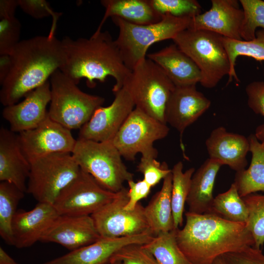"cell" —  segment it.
I'll return each instance as SVG.
<instances>
[{"instance_id": "obj_5", "label": "cell", "mask_w": 264, "mask_h": 264, "mask_svg": "<svg viewBox=\"0 0 264 264\" xmlns=\"http://www.w3.org/2000/svg\"><path fill=\"white\" fill-rule=\"evenodd\" d=\"M51 98L48 113L68 129H80L105 101L82 91L74 81L58 69L50 77Z\"/></svg>"}, {"instance_id": "obj_30", "label": "cell", "mask_w": 264, "mask_h": 264, "mask_svg": "<svg viewBox=\"0 0 264 264\" xmlns=\"http://www.w3.org/2000/svg\"><path fill=\"white\" fill-rule=\"evenodd\" d=\"M181 161L177 162L172 169V189L171 202L175 229H178L183 223L185 203L188 197L194 168L183 171Z\"/></svg>"}, {"instance_id": "obj_2", "label": "cell", "mask_w": 264, "mask_h": 264, "mask_svg": "<svg viewBox=\"0 0 264 264\" xmlns=\"http://www.w3.org/2000/svg\"><path fill=\"white\" fill-rule=\"evenodd\" d=\"M184 227L176 231L178 246L192 264H213L222 255L254 246L246 223L236 222L213 214L187 212Z\"/></svg>"}, {"instance_id": "obj_33", "label": "cell", "mask_w": 264, "mask_h": 264, "mask_svg": "<svg viewBox=\"0 0 264 264\" xmlns=\"http://www.w3.org/2000/svg\"><path fill=\"white\" fill-rule=\"evenodd\" d=\"M242 198L248 211L246 223L254 240L253 247L260 249L264 243V195L251 194Z\"/></svg>"}, {"instance_id": "obj_13", "label": "cell", "mask_w": 264, "mask_h": 264, "mask_svg": "<svg viewBox=\"0 0 264 264\" xmlns=\"http://www.w3.org/2000/svg\"><path fill=\"white\" fill-rule=\"evenodd\" d=\"M22 150L30 162L49 154L71 153L76 140L71 130L47 118L36 127L18 134Z\"/></svg>"}, {"instance_id": "obj_15", "label": "cell", "mask_w": 264, "mask_h": 264, "mask_svg": "<svg viewBox=\"0 0 264 264\" xmlns=\"http://www.w3.org/2000/svg\"><path fill=\"white\" fill-rule=\"evenodd\" d=\"M210 9L191 19L189 29L205 30L236 40H242L243 12L234 0H212Z\"/></svg>"}, {"instance_id": "obj_29", "label": "cell", "mask_w": 264, "mask_h": 264, "mask_svg": "<svg viewBox=\"0 0 264 264\" xmlns=\"http://www.w3.org/2000/svg\"><path fill=\"white\" fill-rule=\"evenodd\" d=\"M24 192L6 181L0 183V235L5 242L13 245L12 223Z\"/></svg>"}, {"instance_id": "obj_35", "label": "cell", "mask_w": 264, "mask_h": 264, "mask_svg": "<svg viewBox=\"0 0 264 264\" xmlns=\"http://www.w3.org/2000/svg\"><path fill=\"white\" fill-rule=\"evenodd\" d=\"M153 8L161 15L192 18L200 14L201 7L195 0H149Z\"/></svg>"}, {"instance_id": "obj_20", "label": "cell", "mask_w": 264, "mask_h": 264, "mask_svg": "<svg viewBox=\"0 0 264 264\" xmlns=\"http://www.w3.org/2000/svg\"><path fill=\"white\" fill-rule=\"evenodd\" d=\"M59 216L53 204L46 202H38L29 211L18 210L12 223V246L26 248L40 241Z\"/></svg>"}, {"instance_id": "obj_39", "label": "cell", "mask_w": 264, "mask_h": 264, "mask_svg": "<svg viewBox=\"0 0 264 264\" xmlns=\"http://www.w3.org/2000/svg\"><path fill=\"white\" fill-rule=\"evenodd\" d=\"M19 6L26 14L35 19H41L51 15L53 26L50 31L54 33L56 22L60 13L55 12L49 3L44 0H18Z\"/></svg>"}, {"instance_id": "obj_19", "label": "cell", "mask_w": 264, "mask_h": 264, "mask_svg": "<svg viewBox=\"0 0 264 264\" xmlns=\"http://www.w3.org/2000/svg\"><path fill=\"white\" fill-rule=\"evenodd\" d=\"M211 105V101L198 91L196 85L175 87L168 101L165 112L166 123L182 135Z\"/></svg>"}, {"instance_id": "obj_42", "label": "cell", "mask_w": 264, "mask_h": 264, "mask_svg": "<svg viewBox=\"0 0 264 264\" xmlns=\"http://www.w3.org/2000/svg\"><path fill=\"white\" fill-rule=\"evenodd\" d=\"M245 91L249 108L264 117V82H253L246 86Z\"/></svg>"}, {"instance_id": "obj_44", "label": "cell", "mask_w": 264, "mask_h": 264, "mask_svg": "<svg viewBox=\"0 0 264 264\" xmlns=\"http://www.w3.org/2000/svg\"><path fill=\"white\" fill-rule=\"evenodd\" d=\"M0 264H20L15 261L8 254L0 247Z\"/></svg>"}, {"instance_id": "obj_1", "label": "cell", "mask_w": 264, "mask_h": 264, "mask_svg": "<svg viewBox=\"0 0 264 264\" xmlns=\"http://www.w3.org/2000/svg\"><path fill=\"white\" fill-rule=\"evenodd\" d=\"M9 55L10 70L0 84V101L4 107L18 103L48 81L65 58L61 40L50 33L20 41Z\"/></svg>"}, {"instance_id": "obj_24", "label": "cell", "mask_w": 264, "mask_h": 264, "mask_svg": "<svg viewBox=\"0 0 264 264\" xmlns=\"http://www.w3.org/2000/svg\"><path fill=\"white\" fill-rule=\"evenodd\" d=\"M222 165L219 161L209 158L195 172L186 202L188 212L198 214L211 213L215 179Z\"/></svg>"}, {"instance_id": "obj_11", "label": "cell", "mask_w": 264, "mask_h": 264, "mask_svg": "<svg viewBox=\"0 0 264 264\" xmlns=\"http://www.w3.org/2000/svg\"><path fill=\"white\" fill-rule=\"evenodd\" d=\"M117 194L104 188L90 175L81 169L53 204L59 215L91 216L114 199Z\"/></svg>"}, {"instance_id": "obj_47", "label": "cell", "mask_w": 264, "mask_h": 264, "mask_svg": "<svg viewBox=\"0 0 264 264\" xmlns=\"http://www.w3.org/2000/svg\"><path fill=\"white\" fill-rule=\"evenodd\" d=\"M109 264H122L121 262L116 260H111Z\"/></svg>"}, {"instance_id": "obj_43", "label": "cell", "mask_w": 264, "mask_h": 264, "mask_svg": "<svg viewBox=\"0 0 264 264\" xmlns=\"http://www.w3.org/2000/svg\"><path fill=\"white\" fill-rule=\"evenodd\" d=\"M10 67L9 54L1 55L0 57V84L7 76Z\"/></svg>"}, {"instance_id": "obj_28", "label": "cell", "mask_w": 264, "mask_h": 264, "mask_svg": "<svg viewBox=\"0 0 264 264\" xmlns=\"http://www.w3.org/2000/svg\"><path fill=\"white\" fill-rule=\"evenodd\" d=\"M177 229L161 232L143 244L154 257L158 264H192L177 244Z\"/></svg>"}, {"instance_id": "obj_22", "label": "cell", "mask_w": 264, "mask_h": 264, "mask_svg": "<svg viewBox=\"0 0 264 264\" xmlns=\"http://www.w3.org/2000/svg\"><path fill=\"white\" fill-rule=\"evenodd\" d=\"M205 145L209 158L228 166L236 172L245 169L249 151L248 138L219 127L212 131Z\"/></svg>"}, {"instance_id": "obj_21", "label": "cell", "mask_w": 264, "mask_h": 264, "mask_svg": "<svg viewBox=\"0 0 264 264\" xmlns=\"http://www.w3.org/2000/svg\"><path fill=\"white\" fill-rule=\"evenodd\" d=\"M30 163L23 154L18 134L0 129V181L11 183L26 192Z\"/></svg>"}, {"instance_id": "obj_38", "label": "cell", "mask_w": 264, "mask_h": 264, "mask_svg": "<svg viewBox=\"0 0 264 264\" xmlns=\"http://www.w3.org/2000/svg\"><path fill=\"white\" fill-rule=\"evenodd\" d=\"M111 260H119L122 264H158L153 255L140 244H131L122 247Z\"/></svg>"}, {"instance_id": "obj_16", "label": "cell", "mask_w": 264, "mask_h": 264, "mask_svg": "<svg viewBox=\"0 0 264 264\" xmlns=\"http://www.w3.org/2000/svg\"><path fill=\"white\" fill-rule=\"evenodd\" d=\"M51 98L50 84L47 81L27 94L21 102L5 107L2 114L9 124V130L20 133L39 125L48 115L46 108Z\"/></svg>"}, {"instance_id": "obj_36", "label": "cell", "mask_w": 264, "mask_h": 264, "mask_svg": "<svg viewBox=\"0 0 264 264\" xmlns=\"http://www.w3.org/2000/svg\"><path fill=\"white\" fill-rule=\"evenodd\" d=\"M21 24L15 13L0 14V55L9 54L20 42Z\"/></svg>"}, {"instance_id": "obj_37", "label": "cell", "mask_w": 264, "mask_h": 264, "mask_svg": "<svg viewBox=\"0 0 264 264\" xmlns=\"http://www.w3.org/2000/svg\"><path fill=\"white\" fill-rule=\"evenodd\" d=\"M156 156L152 155H142L137 166V171L143 175L144 179L152 187L157 184L172 172L167 164L160 163L156 160Z\"/></svg>"}, {"instance_id": "obj_27", "label": "cell", "mask_w": 264, "mask_h": 264, "mask_svg": "<svg viewBox=\"0 0 264 264\" xmlns=\"http://www.w3.org/2000/svg\"><path fill=\"white\" fill-rule=\"evenodd\" d=\"M252 154L250 166L236 173L234 182L242 198L258 191L264 192V148L255 134L248 138Z\"/></svg>"}, {"instance_id": "obj_3", "label": "cell", "mask_w": 264, "mask_h": 264, "mask_svg": "<svg viewBox=\"0 0 264 264\" xmlns=\"http://www.w3.org/2000/svg\"><path fill=\"white\" fill-rule=\"evenodd\" d=\"M64 62L59 69L77 84L87 79L88 86L93 87L95 80L104 82L112 77L113 93L121 89L132 70L124 64L119 49L110 33L96 32L89 38L76 40L65 37L61 40Z\"/></svg>"}, {"instance_id": "obj_6", "label": "cell", "mask_w": 264, "mask_h": 264, "mask_svg": "<svg viewBox=\"0 0 264 264\" xmlns=\"http://www.w3.org/2000/svg\"><path fill=\"white\" fill-rule=\"evenodd\" d=\"M173 41L199 68L202 86L213 88L229 74L230 62L221 35L188 28L179 33Z\"/></svg>"}, {"instance_id": "obj_12", "label": "cell", "mask_w": 264, "mask_h": 264, "mask_svg": "<svg viewBox=\"0 0 264 264\" xmlns=\"http://www.w3.org/2000/svg\"><path fill=\"white\" fill-rule=\"evenodd\" d=\"M128 200V190L124 187L114 199L90 216L101 238H116L151 233L144 207L139 203L133 210L127 211L124 206Z\"/></svg>"}, {"instance_id": "obj_45", "label": "cell", "mask_w": 264, "mask_h": 264, "mask_svg": "<svg viewBox=\"0 0 264 264\" xmlns=\"http://www.w3.org/2000/svg\"><path fill=\"white\" fill-rule=\"evenodd\" d=\"M254 134L264 148V124L256 128Z\"/></svg>"}, {"instance_id": "obj_10", "label": "cell", "mask_w": 264, "mask_h": 264, "mask_svg": "<svg viewBox=\"0 0 264 264\" xmlns=\"http://www.w3.org/2000/svg\"><path fill=\"white\" fill-rule=\"evenodd\" d=\"M167 124L135 108L111 140L122 157L133 161L138 153L157 156L154 142L167 136Z\"/></svg>"}, {"instance_id": "obj_31", "label": "cell", "mask_w": 264, "mask_h": 264, "mask_svg": "<svg viewBox=\"0 0 264 264\" xmlns=\"http://www.w3.org/2000/svg\"><path fill=\"white\" fill-rule=\"evenodd\" d=\"M222 42L230 65L228 83L233 77L237 81L239 80L235 68L238 56H245L257 61H264V29L256 31L255 38L250 41L232 40L222 37Z\"/></svg>"}, {"instance_id": "obj_25", "label": "cell", "mask_w": 264, "mask_h": 264, "mask_svg": "<svg viewBox=\"0 0 264 264\" xmlns=\"http://www.w3.org/2000/svg\"><path fill=\"white\" fill-rule=\"evenodd\" d=\"M106 11L96 32L101 29L109 17H117L129 22L146 25L161 21L163 15L156 11L149 0H102Z\"/></svg>"}, {"instance_id": "obj_41", "label": "cell", "mask_w": 264, "mask_h": 264, "mask_svg": "<svg viewBox=\"0 0 264 264\" xmlns=\"http://www.w3.org/2000/svg\"><path fill=\"white\" fill-rule=\"evenodd\" d=\"M129 190H128V200L124 209L132 211L134 209L139 201L149 195L152 187L144 180L134 182L133 180L128 182Z\"/></svg>"}, {"instance_id": "obj_32", "label": "cell", "mask_w": 264, "mask_h": 264, "mask_svg": "<svg viewBox=\"0 0 264 264\" xmlns=\"http://www.w3.org/2000/svg\"><path fill=\"white\" fill-rule=\"evenodd\" d=\"M211 213L233 222H247V208L234 183L227 191L214 198Z\"/></svg>"}, {"instance_id": "obj_4", "label": "cell", "mask_w": 264, "mask_h": 264, "mask_svg": "<svg viewBox=\"0 0 264 264\" xmlns=\"http://www.w3.org/2000/svg\"><path fill=\"white\" fill-rule=\"evenodd\" d=\"M191 18L163 15L158 22L146 25L129 22L111 17L119 29L115 40L123 62L131 70L146 56L149 47L154 43L173 39L179 33L189 28Z\"/></svg>"}, {"instance_id": "obj_8", "label": "cell", "mask_w": 264, "mask_h": 264, "mask_svg": "<svg viewBox=\"0 0 264 264\" xmlns=\"http://www.w3.org/2000/svg\"><path fill=\"white\" fill-rule=\"evenodd\" d=\"M175 87L162 68L146 58L133 68L123 86L135 108L166 124L165 109Z\"/></svg>"}, {"instance_id": "obj_40", "label": "cell", "mask_w": 264, "mask_h": 264, "mask_svg": "<svg viewBox=\"0 0 264 264\" xmlns=\"http://www.w3.org/2000/svg\"><path fill=\"white\" fill-rule=\"evenodd\" d=\"M226 264H264V255L260 249L247 246L241 250L222 255Z\"/></svg>"}, {"instance_id": "obj_9", "label": "cell", "mask_w": 264, "mask_h": 264, "mask_svg": "<svg viewBox=\"0 0 264 264\" xmlns=\"http://www.w3.org/2000/svg\"><path fill=\"white\" fill-rule=\"evenodd\" d=\"M26 192L38 202L53 204L62 190L81 169L71 153H55L30 161Z\"/></svg>"}, {"instance_id": "obj_18", "label": "cell", "mask_w": 264, "mask_h": 264, "mask_svg": "<svg viewBox=\"0 0 264 264\" xmlns=\"http://www.w3.org/2000/svg\"><path fill=\"white\" fill-rule=\"evenodd\" d=\"M101 238L90 216L60 215L40 241L58 243L71 251L95 242Z\"/></svg>"}, {"instance_id": "obj_7", "label": "cell", "mask_w": 264, "mask_h": 264, "mask_svg": "<svg viewBox=\"0 0 264 264\" xmlns=\"http://www.w3.org/2000/svg\"><path fill=\"white\" fill-rule=\"evenodd\" d=\"M71 154L80 169L106 189L117 193L123 183L133 180L111 141L97 142L78 138Z\"/></svg>"}, {"instance_id": "obj_14", "label": "cell", "mask_w": 264, "mask_h": 264, "mask_svg": "<svg viewBox=\"0 0 264 264\" xmlns=\"http://www.w3.org/2000/svg\"><path fill=\"white\" fill-rule=\"evenodd\" d=\"M114 94L111 104L98 108L80 129L78 138L97 142L113 139L135 107L130 94L124 87Z\"/></svg>"}, {"instance_id": "obj_26", "label": "cell", "mask_w": 264, "mask_h": 264, "mask_svg": "<svg viewBox=\"0 0 264 264\" xmlns=\"http://www.w3.org/2000/svg\"><path fill=\"white\" fill-rule=\"evenodd\" d=\"M172 174L164 179L160 190L144 207V214L150 230L154 236L175 229L171 196Z\"/></svg>"}, {"instance_id": "obj_23", "label": "cell", "mask_w": 264, "mask_h": 264, "mask_svg": "<svg viewBox=\"0 0 264 264\" xmlns=\"http://www.w3.org/2000/svg\"><path fill=\"white\" fill-rule=\"evenodd\" d=\"M164 71L176 87L196 85L201 78L194 62L176 44L147 55Z\"/></svg>"}, {"instance_id": "obj_34", "label": "cell", "mask_w": 264, "mask_h": 264, "mask_svg": "<svg viewBox=\"0 0 264 264\" xmlns=\"http://www.w3.org/2000/svg\"><path fill=\"white\" fill-rule=\"evenodd\" d=\"M243 12L241 30L242 40L248 41L255 38L256 29H264V1L240 0Z\"/></svg>"}, {"instance_id": "obj_17", "label": "cell", "mask_w": 264, "mask_h": 264, "mask_svg": "<svg viewBox=\"0 0 264 264\" xmlns=\"http://www.w3.org/2000/svg\"><path fill=\"white\" fill-rule=\"evenodd\" d=\"M154 237L147 232L116 238H101L90 244L41 264H109L114 255L122 247L131 244H146Z\"/></svg>"}, {"instance_id": "obj_46", "label": "cell", "mask_w": 264, "mask_h": 264, "mask_svg": "<svg viewBox=\"0 0 264 264\" xmlns=\"http://www.w3.org/2000/svg\"><path fill=\"white\" fill-rule=\"evenodd\" d=\"M213 264H226V263L221 256L216 258L214 261Z\"/></svg>"}]
</instances>
